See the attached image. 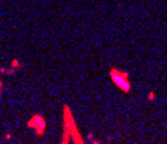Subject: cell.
Returning a JSON list of instances; mask_svg holds the SVG:
<instances>
[{
  "mask_svg": "<svg viewBox=\"0 0 167 144\" xmlns=\"http://www.w3.org/2000/svg\"><path fill=\"white\" fill-rule=\"evenodd\" d=\"M85 139H87V141H92V139H94V136H92V134H87V136H85Z\"/></svg>",
  "mask_w": 167,
  "mask_h": 144,
  "instance_id": "8992f818",
  "label": "cell"
},
{
  "mask_svg": "<svg viewBox=\"0 0 167 144\" xmlns=\"http://www.w3.org/2000/svg\"><path fill=\"white\" fill-rule=\"evenodd\" d=\"M61 142H78L82 144L85 142L84 141V136L80 134L78 127H77V122L73 115H71V110H70L68 104L63 106V137H61Z\"/></svg>",
  "mask_w": 167,
  "mask_h": 144,
  "instance_id": "6da1fadb",
  "label": "cell"
},
{
  "mask_svg": "<svg viewBox=\"0 0 167 144\" xmlns=\"http://www.w3.org/2000/svg\"><path fill=\"white\" fill-rule=\"evenodd\" d=\"M155 97H157V96H155V92H153V90H152V92H148V101H155Z\"/></svg>",
  "mask_w": 167,
  "mask_h": 144,
  "instance_id": "5b68a950",
  "label": "cell"
},
{
  "mask_svg": "<svg viewBox=\"0 0 167 144\" xmlns=\"http://www.w3.org/2000/svg\"><path fill=\"white\" fill-rule=\"evenodd\" d=\"M110 78L111 82L117 85L118 90H122L125 94L131 92V82H129V71L118 68H110Z\"/></svg>",
  "mask_w": 167,
  "mask_h": 144,
  "instance_id": "7a4b0ae2",
  "label": "cell"
},
{
  "mask_svg": "<svg viewBox=\"0 0 167 144\" xmlns=\"http://www.w3.org/2000/svg\"><path fill=\"white\" fill-rule=\"evenodd\" d=\"M0 96H2V80H0Z\"/></svg>",
  "mask_w": 167,
  "mask_h": 144,
  "instance_id": "52a82bcc",
  "label": "cell"
},
{
  "mask_svg": "<svg viewBox=\"0 0 167 144\" xmlns=\"http://www.w3.org/2000/svg\"><path fill=\"white\" fill-rule=\"evenodd\" d=\"M11 68H14L16 71H18V69L21 68V61H19V59H16V57H14L12 61H11Z\"/></svg>",
  "mask_w": 167,
  "mask_h": 144,
  "instance_id": "277c9868",
  "label": "cell"
},
{
  "mask_svg": "<svg viewBox=\"0 0 167 144\" xmlns=\"http://www.w3.org/2000/svg\"><path fill=\"white\" fill-rule=\"evenodd\" d=\"M28 129H31L37 137H42L45 134V129H47V122H45V118L42 117L40 113H35L28 120Z\"/></svg>",
  "mask_w": 167,
  "mask_h": 144,
  "instance_id": "3957f363",
  "label": "cell"
}]
</instances>
